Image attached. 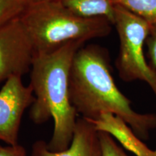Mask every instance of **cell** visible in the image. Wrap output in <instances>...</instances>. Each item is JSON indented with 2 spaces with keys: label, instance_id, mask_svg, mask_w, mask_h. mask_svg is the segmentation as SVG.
I'll return each instance as SVG.
<instances>
[{
  "label": "cell",
  "instance_id": "7",
  "mask_svg": "<svg viewBox=\"0 0 156 156\" xmlns=\"http://www.w3.org/2000/svg\"><path fill=\"white\" fill-rule=\"evenodd\" d=\"M30 156H103L98 132L90 121L77 119L73 140L62 151L54 152L48 148L47 142L37 140L32 145Z\"/></svg>",
  "mask_w": 156,
  "mask_h": 156
},
{
  "label": "cell",
  "instance_id": "12",
  "mask_svg": "<svg viewBox=\"0 0 156 156\" xmlns=\"http://www.w3.org/2000/svg\"><path fill=\"white\" fill-rule=\"evenodd\" d=\"M98 135L103 156H129L112 135L104 132H98Z\"/></svg>",
  "mask_w": 156,
  "mask_h": 156
},
{
  "label": "cell",
  "instance_id": "14",
  "mask_svg": "<svg viewBox=\"0 0 156 156\" xmlns=\"http://www.w3.org/2000/svg\"><path fill=\"white\" fill-rule=\"evenodd\" d=\"M0 156H27L25 148L21 145L0 146Z\"/></svg>",
  "mask_w": 156,
  "mask_h": 156
},
{
  "label": "cell",
  "instance_id": "9",
  "mask_svg": "<svg viewBox=\"0 0 156 156\" xmlns=\"http://www.w3.org/2000/svg\"><path fill=\"white\" fill-rule=\"evenodd\" d=\"M66 8L80 17H104L114 25L115 0H57Z\"/></svg>",
  "mask_w": 156,
  "mask_h": 156
},
{
  "label": "cell",
  "instance_id": "3",
  "mask_svg": "<svg viewBox=\"0 0 156 156\" xmlns=\"http://www.w3.org/2000/svg\"><path fill=\"white\" fill-rule=\"evenodd\" d=\"M19 19L35 55L49 54L72 42L103 38L113 25L104 17L78 16L57 0H30Z\"/></svg>",
  "mask_w": 156,
  "mask_h": 156
},
{
  "label": "cell",
  "instance_id": "1",
  "mask_svg": "<svg viewBox=\"0 0 156 156\" xmlns=\"http://www.w3.org/2000/svg\"><path fill=\"white\" fill-rule=\"evenodd\" d=\"M69 95L77 114L87 120H96L102 114L110 113L145 140L156 129V114L136 112L116 86L106 54L99 46H83L77 51L70 71Z\"/></svg>",
  "mask_w": 156,
  "mask_h": 156
},
{
  "label": "cell",
  "instance_id": "5",
  "mask_svg": "<svg viewBox=\"0 0 156 156\" xmlns=\"http://www.w3.org/2000/svg\"><path fill=\"white\" fill-rule=\"evenodd\" d=\"M34 47L19 17L0 27V84L30 71Z\"/></svg>",
  "mask_w": 156,
  "mask_h": 156
},
{
  "label": "cell",
  "instance_id": "4",
  "mask_svg": "<svg viewBox=\"0 0 156 156\" xmlns=\"http://www.w3.org/2000/svg\"><path fill=\"white\" fill-rule=\"evenodd\" d=\"M114 25L119 38L116 67L120 77L126 82H145L156 97V69L148 63L144 53L151 25L122 6L116 5Z\"/></svg>",
  "mask_w": 156,
  "mask_h": 156
},
{
  "label": "cell",
  "instance_id": "8",
  "mask_svg": "<svg viewBox=\"0 0 156 156\" xmlns=\"http://www.w3.org/2000/svg\"><path fill=\"white\" fill-rule=\"evenodd\" d=\"M90 122L98 132H104L112 135L124 149L135 156H156V150L150 149L119 117L110 113H104L96 120Z\"/></svg>",
  "mask_w": 156,
  "mask_h": 156
},
{
  "label": "cell",
  "instance_id": "13",
  "mask_svg": "<svg viewBox=\"0 0 156 156\" xmlns=\"http://www.w3.org/2000/svg\"><path fill=\"white\" fill-rule=\"evenodd\" d=\"M146 45L151 66L156 69V24L151 25V30L146 40Z\"/></svg>",
  "mask_w": 156,
  "mask_h": 156
},
{
  "label": "cell",
  "instance_id": "2",
  "mask_svg": "<svg viewBox=\"0 0 156 156\" xmlns=\"http://www.w3.org/2000/svg\"><path fill=\"white\" fill-rule=\"evenodd\" d=\"M85 43H69L49 54L35 55L30 69V81L35 100L30 118L36 124L53 119L54 130L47 143L51 151L66 150L71 144L77 113L69 95V77L76 53Z\"/></svg>",
  "mask_w": 156,
  "mask_h": 156
},
{
  "label": "cell",
  "instance_id": "11",
  "mask_svg": "<svg viewBox=\"0 0 156 156\" xmlns=\"http://www.w3.org/2000/svg\"><path fill=\"white\" fill-rule=\"evenodd\" d=\"M30 0H0V27L20 17Z\"/></svg>",
  "mask_w": 156,
  "mask_h": 156
},
{
  "label": "cell",
  "instance_id": "6",
  "mask_svg": "<svg viewBox=\"0 0 156 156\" xmlns=\"http://www.w3.org/2000/svg\"><path fill=\"white\" fill-rule=\"evenodd\" d=\"M22 77H9L0 90V141L7 145L19 144L23 114L35 100L32 87L26 86Z\"/></svg>",
  "mask_w": 156,
  "mask_h": 156
},
{
  "label": "cell",
  "instance_id": "10",
  "mask_svg": "<svg viewBox=\"0 0 156 156\" xmlns=\"http://www.w3.org/2000/svg\"><path fill=\"white\" fill-rule=\"evenodd\" d=\"M115 4L145 20L151 25L156 24V0H115Z\"/></svg>",
  "mask_w": 156,
  "mask_h": 156
}]
</instances>
